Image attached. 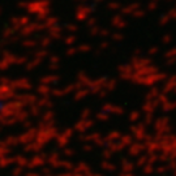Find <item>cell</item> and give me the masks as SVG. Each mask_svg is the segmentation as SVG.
<instances>
[{
  "mask_svg": "<svg viewBox=\"0 0 176 176\" xmlns=\"http://www.w3.org/2000/svg\"><path fill=\"white\" fill-rule=\"evenodd\" d=\"M2 108H3V102L0 101V110H2Z\"/></svg>",
  "mask_w": 176,
  "mask_h": 176,
  "instance_id": "obj_1",
  "label": "cell"
}]
</instances>
